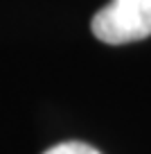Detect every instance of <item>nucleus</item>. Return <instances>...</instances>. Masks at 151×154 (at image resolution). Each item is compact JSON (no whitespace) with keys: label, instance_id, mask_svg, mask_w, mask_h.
Wrapping results in <instances>:
<instances>
[{"label":"nucleus","instance_id":"1","mask_svg":"<svg viewBox=\"0 0 151 154\" xmlns=\"http://www.w3.org/2000/svg\"><path fill=\"white\" fill-rule=\"evenodd\" d=\"M93 34L108 45L151 36V0H111L93 16Z\"/></svg>","mask_w":151,"mask_h":154},{"label":"nucleus","instance_id":"2","mask_svg":"<svg viewBox=\"0 0 151 154\" xmlns=\"http://www.w3.org/2000/svg\"><path fill=\"white\" fill-rule=\"evenodd\" d=\"M43 154H102V152L88 143H81V140H66V143H59L54 147L45 149Z\"/></svg>","mask_w":151,"mask_h":154}]
</instances>
